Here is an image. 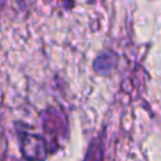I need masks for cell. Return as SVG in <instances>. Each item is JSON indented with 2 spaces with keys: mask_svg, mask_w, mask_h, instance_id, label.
<instances>
[{
  "mask_svg": "<svg viewBox=\"0 0 161 161\" xmlns=\"http://www.w3.org/2000/svg\"><path fill=\"white\" fill-rule=\"evenodd\" d=\"M114 65V59L112 55L101 54L94 62V69L98 73H109Z\"/></svg>",
  "mask_w": 161,
  "mask_h": 161,
  "instance_id": "7a4b0ae2",
  "label": "cell"
},
{
  "mask_svg": "<svg viewBox=\"0 0 161 161\" xmlns=\"http://www.w3.org/2000/svg\"><path fill=\"white\" fill-rule=\"evenodd\" d=\"M44 138L39 136L26 135L23 140V153L26 160L29 161H43L47 155V147H45Z\"/></svg>",
  "mask_w": 161,
  "mask_h": 161,
  "instance_id": "6da1fadb",
  "label": "cell"
}]
</instances>
